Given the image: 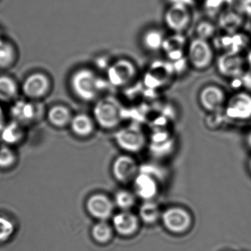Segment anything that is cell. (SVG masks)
<instances>
[{
    "label": "cell",
    "instance_id": "obj_2",
    "mask_svg": "<svg viewBox=\"0 0 251 251\" xmlns=\"http://www.w3.org/2000/svg\"><path fill=\"white\" fill-rule=\"evenodd\" d=\"M186 58L189 68L207 71L215 63L216 51L210 41L195 36L188 42Z\"/></svg>",
    "mask_w": 251,
    "mask_h": 251
},
{
    "label": "cell",
    "instance_id": "obj_14",
    "mask_svg": "<svg viewBox=\"0 0 251 251\" xmlns=\"http://www.w3.org/2000/svg\"><path fill=\"white\" fill-rule=\"evenodd\" d=\"M88 213L99 221H106L114 216L115 204L108 195L96 193L88 198L86 203Z\"/></svg>",
    "mask_w": 251,
    "mask_h": 251
},
{
    "label": "cell",
    "instance_id": "obj_24",
    "mask_svg": "<svg viewBox=\"0 0 251 251\" xmlns=\"http://www.w3.org/2000/svg\"><path fill=\"white\" fill-rule=\"evenodd\" d=\"M72 118L71 111L65 105H55L48 111V120L55 127H65L70 124Z\"/></svg>",
    "mask_w": 251,
    "mask_h": 251
},
{
    "label": "cell",
    "instance_id": "obj_13",
    "mask_svg": "<svg viewBox=\"0 0 251 251\" xmlns=\"http://www.w3.org/2000/svg\"><path fill=\"white\" fill-rule=\"evenodd\" d=\"M133 192L142 201H154L159 193L160 180L146 172H139L132 183Z\"/></svg>",
    "mask_w": 251,
    "mask_h": 251
},
{
    "label": "cell",
    "instance_id": "obj_17",
    "mask_svg": "<svg viewBox=\"0 0 251 251\" xmlns=\"http://www.w3.org/2000/svg\"><path fill=\"white\" fill-rule=\"evenodd\" d=\"M213 39L218 41L219 48L223 50L220 54L233 53L242 55L244 51H248L251 48V38L242 32L227 33L221 36L217 35Z\"/></svg>",
    "mask_w": 251,
    "mask_h": 251
},
{
    "label": "cell",
    "instance_id": "obj_1",
    "mask_svg": "<svg viewBox=\"0 0 251 251\" xmlns=\"http://www.w3.org/2000/svg\"><path fill=\"white\" fill-rule=\"evenodd\" d=\"M108 84L106 80L100 77L95 71L82 68L75 72L70 79L72 91L78 99L86 102L95 100Z\"/></svg>",
    "mask_w": 251,
    "mask_h": 251
},
{
    "label": "cell",
    "instance_id": "obj_16",
    "mask_svg": "<svg viewBox=\"0 0 251 251\" xmlns=\"http://www.w3.org/2000/svg\"><path fill=\"white\" fill-rule=\"evenodd\" d=\"M188 42L189 40L185 34L170 33L166 36L161 52L164 54L165 60L176 62L186 58Z\"/></svg>",
    "mask_w": 251,
    "mask_h": 251
},
{
    "label": "cell",
    "instance_id": "obj_18",
    "mask_svg": "<svg viewBox=\"0 0 251 251\" xmlns=\"http://www.w3.org/2000/svg\"><path fill=\"white\" fill-rule=\"evenodd\" d=\"M51 81L48 75L41 73H33L25 80L23 85V93L27 98L38 100L49 93Z\"/></svg>",
    "mask_w": 251,
    "mask_h": 251
},
{
    "label": "cell",
    "instance_id": "obj_4",
    "mask_svg": "<svg viewBox=\"0 0 251 251\" xmlns=\"http://www.w3.org/2000/svg\"><path fill=\"white\" fill-rule=\"evenodd\" d=\"M95 123L105 130L117 128L123 120L120 102L112 97H105L95 104L93 110Z\"/></svg>",
    "mask_w": 251,
    "mask_h": 251
},
{
    "label": "cell",
    "instance_id": "obj_36",
    "mask_svg": "<svg viewBox=\"0 0 251 251\" xmlns=\"http://www.w3.org/2000/svg\"><path fill=\"white\" fill-rule=\"evenodd\" d=\"M245 59H246L248 67L251 70V48H250V49L248 50V52H247V55L246 57H245Z\"/></svg>",
    "mask_w": 251,
    "mask_h": 251
},
{
    "label": "cell",
    "instance_id": "obj_29",
    "mask_svg": "<svg viewBox=\"0 0 251 251\" xmlns=\"http://www.w3.org/2000/svg\"><path fill=\"white\" fill-rule=\"evenodd\" d=\"M16 59L17 52L14 47L0 38V68H9L15 63Z\"/></svg>",
    "mask_w": 251,
    "mask_h": 251
},
{
    "label": "cell",
    "instance_id": "obj_34",
    "mask_svg": "<svg viewBox=\"0 0 251 251\" xmlns=\"http://www.w3.org/2000/svg\"><path fill=\"white\" fill-rule=\"evenodd\" d=\"M5 118H4V113L2 107L0 106V132L5 126Z\"/></svg>",
    "mask_w": 251,
    "mask_h": 251
},
{
    "label": "cell",
    "instance_id": "obj_35",
    "mask_svg": "<svg viewBox=\"0 0 251 251\" xmlns=\"http://www.w3.org/2000/svg\"><path fill=\"white\" fill-rule=\"evenodd\" d=\"M245 142H246L248 148L251 150V129L247 133L246 136H245Z\"/></svg>",
    "mask_w": 251,
    "mask_h": 251
},
{
    "label": "cell",
    "instance_id": "obj_5",
    "mask_svg": "<svg viewBox=\"0 0 251 251\" xmlns=\"http://www.w3.org/2000/svg\"><path fill=\"white\" fill-rule=\"evenodd\" d=\"M192 5L168 4L163 16L164 26L172 33L185 34L193 22Z\"/></svg>",
    "mask_w": 251,
    "mask_h": 251
},
{
    "label": "cell",
    "instance_id": "obj_21",
    "mask_svg": "<svg viewBox=\"0 0 251 251\" xmlns=\"http://www.w3.org/2000/svg\"><path fill=\"white\" fill-rule=\"evenodd\" d=\"M37 107L33 102L17 100L11 108V114L14 121L20 124H28L34 121L37 116Z\"/></svg>",
    "mask_w": 251,
    "mask_h": 251
},
{
    "label": "cell",
    "instance_id": "obj_27",
    "mask_svg": "<svg viewBox=\"0 0 251 251\" xmlns=\"http://www.w3.org/2000/svg\"><path fill=\"white\" fill-rule=\"evenodd\" d=\"M18 92V85L12 77L0 75V101L11 102L17 98Z\"/></svg>",
    "mask_w": 251,
    "mask_h": 251
},
{
    "label": "cell",
    "instance_id": "obj_6",
    "mask_svg": "<svg viewBox=\"0 0 251 251\" xmlns=\"http://www.w3.org/2000/svg\"><path fill=\"white\" fill-rule=\"evenodd\" d=\"M160 222L169 233L183 235L192 228L194 220L190 211L184 207L172 205L162 210Z\"/></svg>",
    "mask_w": 251,
    "mask_h": 251
},
{
    "label": "cell",
    "instance_id": "obj_32",
    "mask_svg": "<svg viewBox=\"0 0 251 251\" xmlns=\"http://www.w3.org/2000/svg\"><path fill=\"white\" fill-rule=\"evenodd\" d=\"M16 160L15 152L8 145L0 147V168L7 169L12 167Z\"/></svg>",
    "mask_w": 251,
    "mask_h": 251
},
{
    "label": "cell",
    "instance_id": "obj_26",
    "mask_svg": "<svg viewBox=\"0 0 251 251\" xmlns=\"http://www.w3.org/2000/svg\"><path fill=\"white\" fill-rule=\"evenodd\" d=\"M114 230L112 225L106 221H99L94 225L91 230L92 239L100 245H106L114 238Z\"/></svg>",
    "mask_w": 251,
    "mask_h": 251
},
{
    "label": "cell",
    "instance_id": "obj_25",
    "mask_svg": "<svg viewBox=\"0 0 251 251\" xmlns=\"http://www.w3.org/2000/svg\"><path fill=\"white\" fill-rule=\"evenodd\" d=\"M24 136L23 125L16 121L5 125L0 132V138L6 145L19 143Z\"/></svg>",
    "mask_w": 251,
    "mask_h": 251
},
{
    "label": "cell",
    "instance_id": "obj_3",
    "mask_svg": "<svg viewBox=\"0 0 251 251\" xmlns=\"http://www.w3.org/2000/svg\"><path fill=\"white\" fill-rule=\"evenodd\" d=\"M139 75L136 63L130 58L123 57L113 61L107 67L106 80L113 87L126 89L136 81Z\"/></svg>",
    "mask_w": 251,
    "mask_h": 251
},
{
    "label": "cell",
    "instance_id": "obj_31",
    "mask_svg": "<svg viewBox=\"0 0 251 251\" xmlns=\"http://www.w3.org/2000/svg\"><path fill=\"white\" fill-rule=\"evenodd\" d=\"M15 231L14 223L5 217L0 216V244L11 239Z\"/></svg>",
    "mask_w": 251,
    "mask_h": 251
},
{
    "label": "cell",
    "instance_id": "obj_11",
    "mask_svg": "<svg viewBox=\"0 0 251 251\" xmlns=\"http://www.w3.org/2000/svg\"><path fill=\"white\" fill-rule=\"evenodd\" d=\"M227 98L226 90L217 84L205 85L201 88L198 94V101L201 108L211 114L223 109Z\"/></svg>",
    "mask_w": 251,
    "mask_h": 251
},
{
    "label": "cell",
    "instance_id": "obj_10",
    "mask_svg": "<svg viewBox=\"0 0 251 251\" xmlns=\"http://www.w3.org/2000/svg\"><path fill=\"white\" fill-rule=\"evenodd\" d=\"M140 172V166L130 154L119 155L113 161L111 173L118 183L123 185L132 183Z\"/></svg>",
    "mask_w": 251,
    "mask_h": 251
},
{
    "label": "cell",
    "instance_id": "obj_20",
    "mask_svg": "<svg viewBox=\"0 0 251 251\" xmlns=\"http://www.w3.org/2000/svg\"><path fill=\"white\" fill-rule=\"evenodd\" d=\"M166 36L165 32L158 27L147 29L141 37L142 48L150 53L161 52Z\"/></svg>",
    "mask_w": 251,
    "mask_h": 251
},
{
    "label": "cell",
    "instance_id": "obj_28",
    "mask_svg": "<svg viewBox=\"0 0 251 251\" xmlns=\"http://www.w3.org/2000/svg\"><path fill=\"white\" fill-rule=\"evenodd\" d=\"M138 198L133 190L120 189L114 195V202L120 211H131L136 205Z\"/></svg>",
    "mask_w": 251,
    "mask_h": 251
},
{
    "label": "cell",
    "instance_id": "obj_15",
    "mask_svg": "<svg viewBox=\"0 0 251 251\" xmlns=\"http://www.w3.org/2000/svg\"><path fill=\"white\" fill-rule=\"evenodd\" d=\"M138 214L132 211H120L112 217L114 232L122 237L128 238L136 235L141 226Z\"/></svg>",
    "mask_w": 251,
    "mask_h": 251
},
{
    "label": "cell",
    "instance_id": "obj_12",
    "mask_svg": "<svg viewBox=\"0 0 251 251\" xmlns=\"http://www.w3.org/2000/svg\"><path fill=\"white\" fill-rule=\"evenodd\" d=\"M215 62L220 75L230 80L243 75L248 67L246 59L240 54L222 53Z\"/></svg>",
    "mask_w": 251,
    "mask_h": 251
},
{
    "label": "cell",
    "instance_id": "obj_30",
    "mask_svg": "<svg viewBox=\"0 0 251 251\" xmlns=\"http://www.w3.org/2000/svg\"><path fill=\"white\" fill-rule=\"evenodd\" d=\"M217 26L208 20L200 22L195 28V36L210 41L217 36Z\"/></svg>",
    "mask_w": 251,
    "mask_h": 251
},
{
    "label": "cell",
    "instance_id": "obj_22",
    "mask_svg": "<svg viewBox=\"0 0 251 251\" xmlns=\"http://www.w3.org/2000/svg\"><path fill=\"white\" fill-rule=\"evenodd\" d=\"M161 213H162V209L158 202L154 200V201H142L137 214L142 223L151 226L160 221Z\"/></svg>",
    "mask_w": 251,
    "mask_h": 251
},
{
    "label": "cell",
    "instance_id": "obj_9",
    "mask_svg": "<svg viewBox=\"0 0 251 251\" xmlns=\"http://www.w3.org/2000/svg\"><path fill=\"white\" fill-rule=\"evenodd\" d=\"M225 115L234 121H247L251 119V93L239 90L227 98L224 108Z\"/></svg>",
    "mask_w": 251,
    "mask_h": 251
},
{
    "label": "cell",
    "instance_id": "obj_8",
    "mask_svg": "<svg viewBox=\"0 0 251 251\" xmlns=\"http://www.w3.org/2000/svg\"><path fill=\"white\" fill-rule=\"evenodd\" d=\"M114 140L125 153H139L148 145V137L145 131L136 125L120 127L114 134Z\"/></svg>",
    "mask_w": 251,
    "mask_h": 251
},
{
    "label": "cell",
    "instance_id": "obj_23",
    "mask_svg": "<svg viewBox=\"0 0 251 251\" xmlns=\"http://www.w3.org/2000/svg\"><path fill=\"white\" fill-rule=\"evenodd\" d=\"M70 126L75 134L80 137H87L95 130V121L87 114H79L73 117Z\"/></svg>",
    "mask_w": 251,
    "mask_h": 251
},
{
    "label": "cell",
    "instance_id": "obj_37",
    "mask_svg": "<svg viewBox=\"0 0 251 251\" xmlns=\"http://www.w3.org/2000/svg\"><path fill=\"white\" fill-rule=\"evenodd\" d=\"M248 170H249L250 173H251V158H250L249 161H248Z\"/></svg>",
    "mask_w": 251,
    "mask_h": 251
},
{
    "label": "cell",
    "instance_id": "obj_33",
    "mask_svg": "<svg viewBox=\"0 0 251 251\" xmlns=\"http://www.w3.org/2000/svg\"><path fill=\"white\" fill-rule=\"evenodd\" d=\"M168 4L183 3L192 5L193 4L194 0H167Z\"/></svg>",
    "mask_w": 251,
    "mask_h": 251
},
{
    "label": "cell",
    "instance_id": "obj_19",
    "mask_svg": "<svg viewBox=\"0 0 251 251\" xmlns=\"http://www.w3.org/2000/svg\"><path fill=\"white\" fill-rule=\"evenodd\" d=\"M152 155L164 156L170 154L173 148V139L166 130H158L148 139V145Z\"/></svg>",
    "mask_w": 251,
    "mask_h": 251
},
{
    "label": "cell",
    "instance_id": "obj_7",
    "mask_svg": "<svg viewBox=\"0 0 251 251\" xmlns=\"http://www.w3.org/2000/svg\"><path fill=\"white\" fill-rule=\"evenodd\" d=\"M177 76L173 64L167 60L155 61L150 64L144 73V86L151 90L164 89Z\"/></svg>",
    "mask_w": 251,
    "mask_h": 251
}]
</instances>
